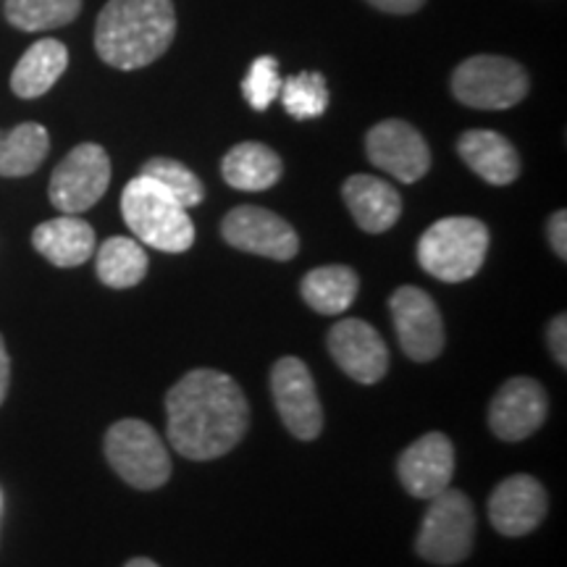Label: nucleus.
<instances>
[{
  "label": "nucleus",
  "mask_w": 567,
  "mask_h": 567,
  "mask_svg": "<svg viewBox=\"0 0 567 567\" xmlns=\"http://www.w3.org/2000/svg\"><path fill=\"white\" fill-rule=\"evenodd\" d=\"M168 442L189 460H216L243 442L250 405L231 375L200 368L166 394Z\"/></svg>",
  "instance_id": "obj_1"
},
{
  "label": "nucleus",
  "mask_w": 567,
  "mask_h": 567,
  "mask_svg": "<svg viewBox=\"0 0 567 567\" xmlns=\"http://www.w3.org/2000/svg\"><path fill=\"white\" fill-rule=\"evenodd\" d=\"M174 34L172 0H109L97 17L95 51L113 69H145L168 51Z\"/></svg>",
  "instance_id": "obj_2"
},
{
  "label": "nucleus",
  "mask_w": 567,
  "mask_h": 567,
  "mask_svg": "<svg viewBox=\"0 0 567 567\" xmlns=\"http://www.w3.org/2000/svg\"><path fill=\"white\" fill-rule=\"evenodd\" d=\"M124 221L142 245L161 252H184L195 243V224L166 189L147 176H137L124 187Z\"/></svg>",
  "instance_id": "obj_3"
},
{
  "label": "nucleus",
  "mask_w": 567,
  "mask_h": 567,
  "mask_svg": "<svg viewBox=\"0 0 567 567\" xmlns=\"http://www.w3.org/2000/svg\"><path fill=\"white\" fill-rule=\"evenodd\" d=\"M488 252V229L471 216H450L423 231L417 264L439 281L460 284L473 279Z\"/></svg>",
  "instance_id": "obj_4"
},
{
  "label": "nucleus",
  "mask_w": 567,
  "mask_h": 567,
  "mask_svg": "<svg viewBox=\"0 0 567 567\" xmlns=\"http://www.w3.org/2000/svg\"><path fill=\"white\" fill-rule=\"evenodd\" d=\"M105 457L126 484L153 492L172 478V457L153 425L137 417L113 423L105 434Z\"/></svg>",
  "instance_id": "obj_5"
},
{
  "label": "nucleus",
  "mask_w": 567,
  "mask_h": 567,
  "mask_svg": "<svg viewBox=\"0 0 567 567\" xmlns=\"http://www.w3.org/2000/svg\"><path fill=\"white\" fill-rule=\"evenodd\" d=\"M429 502L415 538V551L434 565L463 563L476 542V513L471 499L457 488H446Z\"/></svg>",
  "instance_id": "obj_6"
},
{
  "label": "nucleus",
  "mask_w": 567,
  "mask_h": 567,
  "mask_svg": "<svg viewBox=\"0 0 567 567\" xmlns=\"http://www.w3.org/2000/svg\"><path fill=\"white\" fill-rule=\"evenodd\" d=\"M452 92L467 109L505 111L528 95V74L502 55H473L452 74Z\"/></svg>",
  "instance_id": "obj_7"
},
{
  "label": "nucleus",
  "mask_w": 567,
  "mask_h": 567,
  "mask_svg": "<svg viewBox=\"0 0 567 567\" xmlns=\"http://www.w3.org/2000/svg\"><path fill=\"white\" fill-rule=\"evenodd\" d=\"M111 184V158L95 142L76 145L51 176V203L66 216L90 210Z\"/></svg>",
  "instance_id": "obj_8"
},
{
  "label": "nucleus",
  "mask_w": 567,
  "mask_h": 567,
  "mask_svg": "<svg viewBox=\"0 0 567 567\" xmlns=\"http://www.w3.org/2000/svg\"><path fill=\"white\" fill-rule=\"evenodd\" d=\"M271 394L289 434L313 442L323 431V408L318 400L313 373L300 358L276 360L271 371Z\"/></svg>",
  "instance_id": "obj_9"
},
{
  "label": "nucleus",
  "mask_w": 567,
  "mask_h": 567,
  "mask_svg": "<svg viewBox=\"0 0 567 567\" xmlns=\"http://www.w3.org/2000/svg\"><path fill=\"white\" fill-rule=\"evenodd\" d=\"M221 234L231 247L260 258L292 260L300 250V237L292 224L284 221L274 210L255 208V205H239L226 213Z\"/></svg>",
  "instance_id": "obj_10"
},
{
  "label": "nucleus",
  "mask_w": 567,
  "mask_h": 567,
  "mask_svg": "<svg viewBox=\"0 0 567 567\" xmlns=\"http://www.w3.org/2000/svg\"><path fill=\"white\" fill-rule=\"evenodd\" d=\"M396 339L415 363H431L444 350V323L436 302L417 287H400L389 300Z\"/></svg>",
  "instance_id": "obj_11"
},
{
  "label": "nucleus",
  "mask_w": 567,
  "mask_h": 567,
  "mask_svg": "<svg viewBox=\"0 0 567 567\" xmlns=\"http://www.w3.org/2000/svg\"><path fill=\"white\" fill-rule=\"evenodd\" d=\"M365 153L375 168L405 184L423 179L431 168V151L423 134L400 118L375 124L365 137Z\"/></svg>",
  "instance_id": "obj_12"
},
{
  "label": "nucleus",
  "mask_w": 567,
  "mask_h": 567,
  "mask_svg": "<svg viewBox=\"0 0 567 567\" xmlns=\"http://www.w3.org/2000/svg\"><path fill=\"white\" fill-rule=\"evenodd\" d=\"M549 396L536 379L517 375L502 384L488 405V425L502 442H523L547 421Z\"/></svg>",
  "instance_id": "obj_13"
},
{
  "label": "nucleus",
  "mask_w": 567,
  "mask_h": 567,
  "mask_svg": "<svg viewBox=\"0 0 567 567\" xmlns=\"http://www.w3.org/2000/svg\"><path fill=\"white\" fill-rule=\"evenodd\" d=\"M326 344H329L337 365L358 384H375L389 371L386 342L371 323L360 321V318L334 323Z\"/></svg>",
  "instance_id": "obj_14"
},
{
  "label": "nucleus",
  "mask_w": 567,
  "mask_h": 567,
  "mask_svg": "<svg viewBox=\"0 0 567 567\" xmlns=\"http://www.w3.org/2000/svg\"><path fill=\"white\" fill-rule=\"evenodd\" d=\"M402 486L417 499H434L452 486L455 476V446L444 434H425L402 452L396 463Z\"/></svg>",
  "instance_id": "obj_15"
},
{
  "label": "nucleus",
  "mask_w": 567,
  "mask_h": 567,
  "mask_svg": "<svg viewBox=\"0 0 567 567\" xmlns=\"http://www.w3.org/2000/svg\"><path fill=\"white\" fill-rule=\"evenodd\" d=\"M549 499L534 476L517 473L502 481L488 496V520L502 536H526L547 517Z\"/></svg>",
  "instance_id": "obj_16"
},
{
  "label": "nucleus",
  "mask_w": 567,
  "mask_h": 567,
  "mask_svg": "<svg viewBox=\"0 0 567 567\" xmlns=\"http://www.w3.org/2000/svg\"><path fill=\"white\" fill-rule=\"evenodd\" d=\"M342 197L352 218L368 234H384L400 221L402 197L392 184L371 174H354L344 182Z\"/></svg>",
  "instance_id": "obj_17"
},
{
  "label": "nucleus",
  "mask_w": 567,
  "mask_h": 567,
  "mask_svg": "<svg viewBox=\"0 0 567 567\" xmlns=\"http://www.w3.org/2000/svg\"><path fill=\"white\" fill-rule=\"evenodd\" d=\"M460 158L478 174L481 179L496 187L513 184L520 176V158H517L513 142L492 130H471L457 140Z\"/></svg>",
  "instance_id": "obj_18"
},
{
  "label": "nucleus",
  "mask_w": 567,
  "mask_h": 567,
  "mask_svg": "<svg viewBox=\"0 0 567 567\" xmlns=\"http://www.w3.org/2000/svg\"><path fill=\"white\" fill-rule=\"evenodd\" d=\"M32 245L42 258L59 268H74L87 264L95 252V231L80 216H63L40 224L32 234Z\"/></svg>",
  "instance_id": "obj_19"
},
{
  "label": "nucleus",
  "mask_w": 567,
  "mask_h": 567,
  "mask_svg": "<svg viewBox=\"0 0 567 567\" xmlns=\"http://www.w3.org/2000/svg\"><path fill=\"white\" fill-rule=\"evenodd\" d=\"M221 174L229 187L243 193H264L281 179L284 163L264 142L234 145L221 163Z\"/></svg>",
  "instance_id": "obj_20"
},
{
  "label": "nucleus",
  "mask_w": 567,
  "mask_h": 567,
  "mask_svg": "<svg viewBox=\"0 0 567 567\" xmlns=\"http://www.w3.org/2000/svg\"><path fill=\"white\" fill-rule=\"evenodd\" d=\"M69 66V51L59 40H38L21 55L11 74V90L24 101L45 95Z\"/></svg>",
  "instance_id": "obj_21"
},
{
  "label": "nucleus",
  "mask_w": 567,
  "mask_h": 567,
  "mask_svg": "<svg viewBox=\"0 0 567 567\" xmlns=\"http://www.w3.org/2000/svg\"><path fill=\"white\" fill-rule=\"evenodd\" d=\"M360 289L358 274L350 266H323L302 279V300L321 316H342Z\"/></svg>",
  "instance_id": "obj_22"
},
{
  "label": "nucleus",
  "mask_w": 567,
  "mask_h": 567,
  "mask_svg": "<svg viewBox=\"0 0 567 567\" xmlns=\"http://www.w3.org/2000/svg\"><path fill=\"white\" fill-rule=\"evenodd\" d=\"M51 151V137L42 124L27 122L0 132V176H27L40 168Z\"/></svg>",
  "instance_id": "obj_23"
},
{
  "label": "nucleus",
  "mask_w": 567,
  "mask_h": 567,
  "mask_svg": "<svg viewBox=\"0 0 567 567\" xmlns=\"http://www.w3.org/2000/svg\"><path fill=\"white\" fill-rule=\"evenodd\" d=\"M97 279L111 289H130L145 279L147 252L137 239L111 237L105 239L95 258Z\"/></svg>",
  "instance_id": "obj_24"
},
{
  "label": "nucleus",
  "mask_w": 567,
  "mask_h": 567,
  "mask_svg": "<svg viewBox=\"0 0 567 567\" xmlns=\"http://www.w3.org/2000/svg\"><path fill=\"white\" fill-rule=\"evenodd\" d=\"M82 11V0H6V19L21 32L66 27Z\"/></svg>",
  "instance_id": "obj_25"
},
{
  "label": "nucleus",
  "mask_w": 567,
  "mask_h": 567,
  "mask_svg": "<svg viewBox=\"0 0 567 567\" xmlns=\"http://www.w3.org/2000/svg\"><path fill=\"white\" fill-rule=\"evenodd\" d=\"M279 97L289 116L297 122L323 116L329 109V87H326V76L318 71H302V74L281 80Z\"/></svg>",
  "instance_id": "obj_26"
},
{
  "label": "nucleus",
  "mask_w": 567,
  "mask_h": 567,
  "mask_svg": "<svg viewBox=\"0 0 567 567\" xmlns=\"http://www.w3.org/2000/svg\"><path fill=\"white\" fill-rule=\"evenodd\" d=\"M142 176L153 179L158 187L166 189L182 208H195L203 203V182L189 172L187 166L172 158H153L142 166Z\"/></svg>",
  "instance_id": "obj_27"
},
{
  "label": "nucleus",
  "mask_w": 567,
  "mask_h": 567,
  "mask_svg": "<svg viewBox=\"0 0 567 567\" xmlns=\"http://www.w3.org/2000/svg\"><path fill=\"white\" fill-rule=\"evenodd\" d=\"M281 92L279 61L274 55H260L252 61L250 71L243 80V95L255 111H266Z\"/></svg>",
  "instance_id": "obj_28"
},
{
  "label": "nucleus",
  "mask_w": 567,
  "mask_h": 567,
  "mask_svg": "<svg viewBox=\"0 0 567 567\" xmlns=\"http://www.w3.org/2000/svg\"><path fill=\"white\" fill-rule=\"evenodd\" d=\"M549 350L555 354V360L559 363V368L567 365V318L565 313H559L555 321L549 323Z\"/></svg>",
  "instance_id": "obj_29"
},
{
  "label": "nucleus",
  "mask_w": 567,
  "mask_h": 567,
  "mask_svg": "<svg viewBox=\"0 0 567 567\" xmlns=\"http://www.w3.org/2000/svg\"><path fill=\"white\" fill-rule=\"evenodd\" d=\"M549 245L559 258L567 260V213L557 210L549 218Z\"/></svg>",
  "instance_id": "obj_30"
},
{
  "label": "nucleus",
  "mask_w": 567,
  "mask_h": 567,
  "mask_svg": "<svg viewBox=\"0 0 567 567\" xmlns=\"http://www.w3.org/2000/svg\"><path fill=\"white\" fill-rule=\"evenodd\" d=\"M368 3L386 13H413L421 9L425 0H368Z\"/></svg>",
  "instance_id": "obj_31"
},
{
  "label": "nucleus",
  "mask_w": 567,
  "mask_h": 567,
  "mask_svg": "<svg viewBox=\"0 0 567 567\" xmlns=\"http://www.w3.org/2000/svg\"><path fill=\"white\" fill-rule=\"evenodd\" d=\"M9 381H11V360H9V352H6L3 337H0V405H3L6 392H9Z\"/></svg>",
  "instance_id": "obj_32"
},
{
  "label": "nucleus",
  "mask_w": 567,
  "mask_h": 567,
  "mask_svg": "<svg viewBox=\"0 0 567 567\" xmlns=\"http://www.w3.org/2000/svg\"><path fill=\"white\" fill-rule=\"evenodd\" d=\"M124 567H161V565L153 563V559H147V557H134Z\"/></svg>",
  "instance_id": "obj_33"
}]
</instances>
